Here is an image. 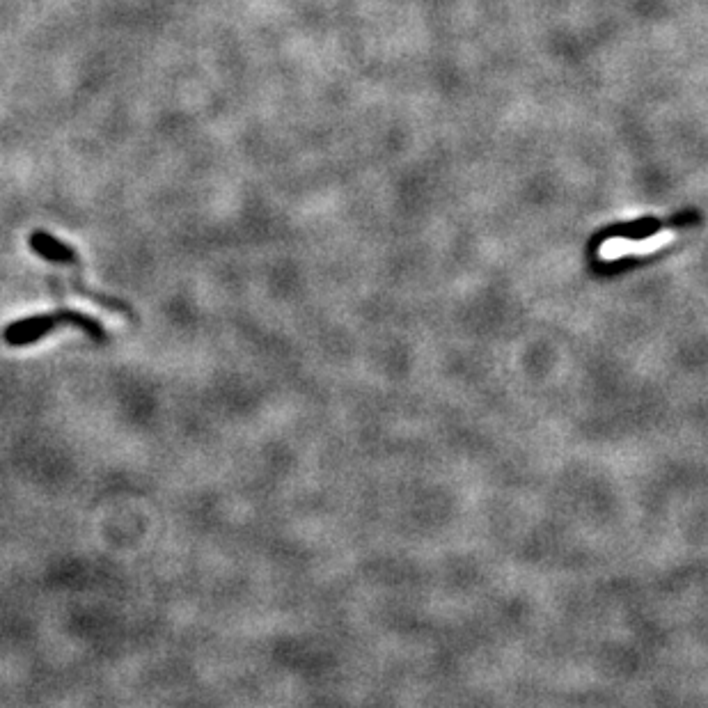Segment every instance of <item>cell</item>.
Segmentation results:
<instances>
[{"instance_id": "6da1fadb", "label": "cell", "mask_w": 708, "mask_h": 708, "mask_svg": "<svg viewBox=\"0 0 708 708\" xmlns=\"http://www.w3.org/2000/svg\"><path fill=\"white\" fill-rule=\"evenodd\" d=\"M60 326H76L81 328L85 335H90L94 342H106V330L99 324L97 319L88 317V314L78 312V310H55L51 314H37V317H28L21 321H14L5 328V342L10 346H28L35 344L37 340H42L44 335L53 333L55 328Z\"/></svg>"}, {"instance_id": "3957f363", "label": "cell", "mask_w": 708, "mask_h": 708, "mask_svg": "<svg viewBox=\"0 0 708 708\" xmlns=\"http://www.w3.org/2000/svg\"><path fill=\"white\" fill-rule=\"evenodd\" d=\"M28 243L39 257L46 259V262H51V264H67V266L81 264L78 253L72 246H69V243L55 239L53 234L44 232V230H35L33 234H30Z\"/></svg>"}, {"instance_id": "7a4b0ae2", "label": "cell", "mask_w": 708, "mask_h": 708, "mask_svg": "<svg viewBox=\"0 0 708 708\" xmlns=\"http://www.w3.org/2000/svg\"><path fill=\"white\" fill-rule=\"evenodd\" d=\"M699 214L697 211H683L676 218L670 220H658V218H642L633 220V223H621L615 227H608V230L601 232V236H596V241H608V239H628V241H644L649 236L658 234L663 227H681L697 223Z\"/></svg>"}]
</instances>
